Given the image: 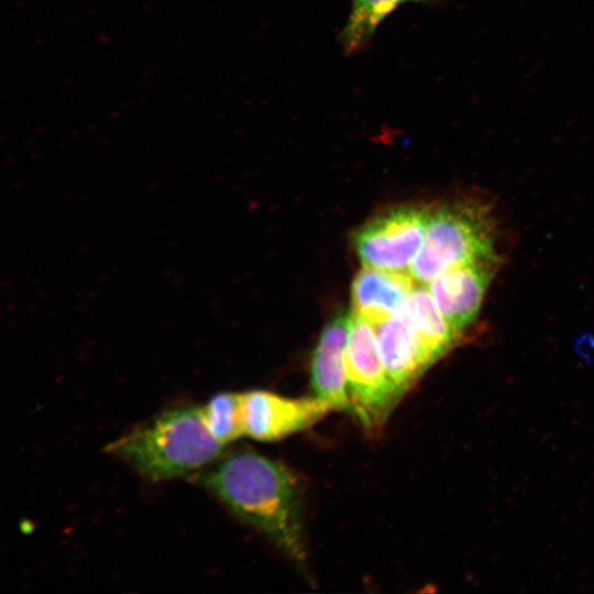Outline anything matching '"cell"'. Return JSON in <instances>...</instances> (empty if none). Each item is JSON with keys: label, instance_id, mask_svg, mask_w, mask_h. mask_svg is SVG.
Instances as JSON below:
<instances>
[{"label": "cell", "instance_id": "obj_1", "mask_svg": "<svg viewBox=\"0 0 594 594\" xmlns=\"http://www.w3.org/2000/svg\"><path fill=\"white\" fill-rule=\"evenodd\" d=\"M202 480L235 515L264 532L288 557L304 561L298 487L283 464L252 451H239Z\"/></svg>", "mask_w": 594, "mask_h": 594}, {"label": "cell", "instance_id": "obj_2", "mask_svg": "<svg viewBox=\"0 0 594 594\" xmlns=\"http://www.w3.org/2000/svg\"><path fill=\"white\" fill-rule=\"evenodd\" d=\"M208 430L201 408L184 406L166 410L106 447L152 481L184 476L211 461L223 450Z\"/></svg>", "mask_w": 594, "mask_h": 594}, {"label": "cell", "instance_id": "obj_3", "mask_svg": "<svg viewBox=\"0 0 594 594\" xmlns=\"http://www.w3.org/2000/svg\"><path fill=\"white\" fill-rule=\"evenodd\" d=\"M491 208L475 198L457 199L431 209L422 248L409 268L416 283L494 253Z\"/></svg>", "mask_w": 594, "mask_h": 594}, {"label": "cell", "instance_id": "obj_4", "mask_svg": "<svg viewBox=\"0 0 594 594\" xmlns=\"http://www.w3.org/2000/svg\"><path fill=\"white\" fill-rule=\"evenodd\" d=\"M351 410L370 430L381 428L402 397L383 363L375 328L351 314L344 352Z\"/></svg>", "mask_w": 594, "mask_h": 594}, {"label": "cell", "instance_id": "obj_5", "mask_svg": "<svg viewBox=\"0 0 594 594\" xmlns=\"http://www.w3.org/2000/svg\"><path fill=\"white\" fill-rule=\"evenodd\" d=\"M429 212L421 206H400L369 220L353 239L363 266L409 272L422 248Z\"/></svg>", "mask_w": 594, "mask_h": 594}, {"label": "cell", "instance_id": "obj_6", "mask_svg": "<svg viewBox=\"0 0 594 594\" xmlns=\"http://www.w3.org/2000/svg\"><path fill=\"white\" fill-rule=\"evenodd\" d=\"M244 435L275 441L309 428L330 408L318 397L289 398L267 391L242 393Z\"/></svg>", "mask_w": 594, "mask_h": 594}, {"label": "cell", "instance_id": "obj_7", "mask_svg": "<svg viewBox=\"0 0 594 594\" xmlns=\"http://www.w3.org/2000/svg\"><path fill=\"white\" fill-rule=\"evenodd\" d=\"M499 263L494 252L450 268L426 284L440 312L457 331L462 333L475 320Z\"/></svg>", "mask_w": 594, "mask_h": 594}, {"label": "cell", "instance_id": "obj_8", "mask_svg": "<svg viewBox=\"0 0 594 594\" xmlns=\"http://www.w3.org/2000/svg\"><path fill=\"white\" fill-rule=\"evenodd\" d=\"M351 314H338L322 330L310 364L314 394L330 410H351L345 345Z\"/></svg>", "mask_w": 594, "mask_h": 594}, {"label": "cell", "instance_id": "obj_9", "mask_svg": "<svg viewBox=\"0 0 594 594\" xmlns=\"http://www.w3.org/2000/svg\"><path fill=\"white\" fill-rule=\"evenodd\" d=\"M374 328L385 369L403 396L435 362L424 349L403 310Z\"/></svg>", "mask_w": 594, "mask_h": 594}, {"label": "cell", "instance_id": "obj_10", "mask_svg": "<svg viewBox=\"0 0 594 594\" xmlns=\"http://www.w3.org/2000/svg\"><path fill=\"white\" fill-rule=\"evenodd\" d=\"M415 285L409 272L364 266L352 284L353 314L376 326L404 309Z\"/></svg>", "mask_w": 594, "mask_h": 594}, {"label": "cell", "instance_id": "obj_11", "mask_svg": "<svg viewBox=\"0 0 594 594\" xmlns=\"http://www.w3.org/2000/svg\"><path fill=\"white\" fill-rule=\"evenodd\" d=\"M403 312L433 362L444 355L461 337V332L444 319L426 284L416 283Z\"/></svg>", "mask_w": 594, "mask_h": 594}, {"label": "cell", "instance_id": "obj_12", "mask_svg": "<svg viewBox=\"0 0 594 594\" xmlns=\"http://www.w3.org/2000/svg\"><path fill=\"white\" fill-rule=\"evenodd\" d=\"M439 0H352L351 10L340 34L342 48L353 54L372 40L382 21L406 2H433Z\"/></svg>", "mask_w": 594, "mask_h": 594}, {"label": "cell", "instance_id": "obj_13", "mask_svg": "<svg viewBox=\"0 0 594 594\" xmlns=\"http://www.w3.org/2000/svg\"><path fill=\"white\" fill-rule=\"evenodd\" d=\"M201 414L210 433L223 446L244 435L242 394H217Z\"/></svg>", "mask_w": 594, "mask_h": 594}]
</instances>
